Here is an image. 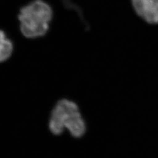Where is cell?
<instances>
[{"label":"cell","instance_id":"cell-3","mask_svg":"<svg viewBox=\"0 0 158 158\" xmlns=\"http://www.w3.org/2000/svg\"><path fill=\"white\" fill-rule=\"evenodd\" d=\"M136 14L147 23H158V0H131Z\"/></svg>","mask_w":158,"mask_h":158},{"label":"cell","instance_id":"cell-4","mask_svg":"<svg viewBox=\"0 0 158 158\" xmlns=\"http://www.w3.org/2000/svg\"><path fill=\"white\" fill-rule=\"evenodd\" d=\"M14 46L11 40L7 38L5 32L0 30V63L4 62L11 56Z\"/></svg>","mask_w":158,"mask_h":158},{"label":"cell","instance_id":"cell-1","mask_svg":"<svg viewBox=\"0 0 158 158\" xmlns=\"http://www.w3.org/2000/svg\"><path fill=\"white\" fill-rule=\"evenodd\" d=\"M53 17L51 6L42 0H35L20 9L18 18L21 34L29 39L44 36Z\"/></svg>","mask_w":158,"mask_h":158},{"label":"cell","instance_id":"cell-2","mask_svg":"<svg viewBox=\"0 0 158 158\" xmlns=\"http://www.w3.org/2000/svg\"><path fill=\"white\" fill-rule=\"evenodd\" d=\"M49 128L55 135L60 134L64 128L68 129L74 137H80L85 134V125L76 104L68 100H62L54 108Z\"/></svg>","mask_w":158,"mask_h":158}]
</instances>
